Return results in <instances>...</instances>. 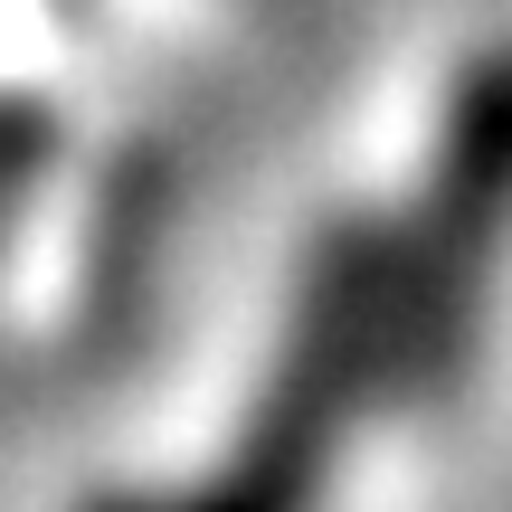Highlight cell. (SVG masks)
<instances>
[{
    "label": "cell",
    "instance_id": "obj_2",
    "mask_svg": "<svg viewBox=\"0 0 512 512\" xmlns=\"http://www.w3.org/2000/svg\"><path fill=\"white\" fill-rule=\"evenodd\" d=\"M342 418L351 408L332 399L323 380H304V370L275 361V389L256 399L238 456H228L209 484H190V494H171V503H95V512H313L323 503V475H332Z\"/></svg>",
    "mask_w": 512,
    "mask_h": 512
},
{
    "label": "cell",
    "instance_id": "obj_1",
    "mask_svg": "<svg viewBox=\"0 0 512 512\" xmlns=\"http://www.w3.org/2000/svg\"><path fill=\"white\" fill-rule=\"evenodd\" d=\"M503 238H512V48L465 67L456 105H446L437 171H427V209L399 228L418 294L456 351L475 332V304H484V275H494Z\"/></svg>",
    "mask_w": 512,
    "mask_h": 512
}]
</instances>
